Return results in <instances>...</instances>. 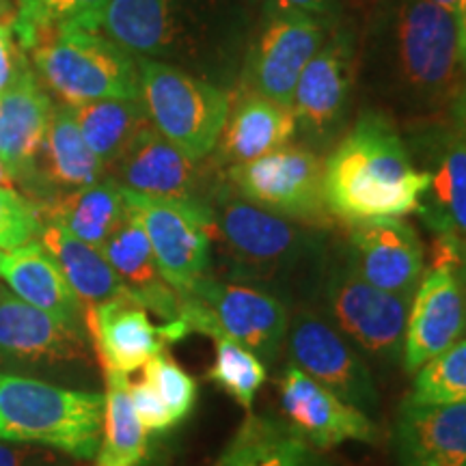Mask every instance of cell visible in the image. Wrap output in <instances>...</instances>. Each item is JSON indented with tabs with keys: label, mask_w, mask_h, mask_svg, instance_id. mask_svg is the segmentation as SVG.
Masks as SVG:
<instances>
[{
	"label": "cell",
	"mask_w": 466,
	"mask_h": 466,
	"mask_svg": "<svg viewBox=\"0 0 466 466\" xmlns=\"http://www.w3.org/2000/svg\"><path fill=\"white\" fill-rule=\"evenodd\" d=\"M363 67L370 85L401 113H450L466 83L462 26L432 0H393L371 31Z\"/></svg>",
	"instance_id": "cell-1"
},
{
	"label": "cell",
	"mask_w": 466,
	"mask_h": 466,
	"mask_svg": "<svg viewBox=\"0 0 466 466\" xmlns=\"http://www.w3.org/2000/svg\"><path fill=\"white\" fill-rule=\"evenodd\" d=\"M428 186L382 110H363L324 162L326 212L346 225L417 212Z\"/></svg>",
	"instance_id": "cell-2"
},
{
	"label": "cell",
	"mask_w": 466,
	"mask_h": 466,
	"mask_svg": "<svg viewBox=\"0 0 466 466\" xmlns=\"http://www.w3.org/2000/svg\"><path fill=\"white\" fill-rule=\"evenodd\" d=\"M212 240L225 250L229 281L255 285L291 307L322 283V242L305 223L285 218L244 199L233 188L206 197Z\"/></svg>",
	"instance_id": "cell-3"
},
{
	"label": "cell",
	"mask_w": 466,
	"mask_h": 466,
	"mask_svg": "<svg viewBox=\"0 0 466 466\" xmlns=\"http://www.w3.org/2000/svg\"><path fill=\"white\" fill-rule=\"evenodd\" d=\"M104 395L0 371V441L93 460L102 442Z\"/></svg>",
	"instance_id": "cell-4"
},
{
	"label": "cell",
	"mask_w": 466,
	"mask_h": 466,
	"mask_svg": "<svg viewBox=\"0 0 466 466\" xmlns=\"http://www.w3.org/2000/svg\"><path fill=\"white\" fill-rule=\"evenodd\" d=\"M37 76L67 106L97 100H138V63L100 31L61 26L20 42Z\"/></svg>",
	"instance_id": "cell-5"
},
{
	"label": "cell",
	"mask_w": 466,
	"mask_h": 466,
	"mask_svg": "<svg viewBox=\"0 0 466 466\" xmlns=\"http://www.w3.org/2000/svg\"><path fill=\"white\" fill-rule=\"evenodd\" d=\"M291 307L272 291L238 281L203 277L182 296V318L190 333L240 343L264 365H275L288 339Z\"/></svg>",
	"instance_id": "cell-6"
},
{
	"label": "cell",
	"mask_w": 466,
	"mask_h": 466,
	"mask_svg": "<svg viewBox=\"0 0 466 466\" xmlns=\"http://www.w3.org/2000/svg\"><path fill=\"white\" fill-rule=\"evenodd\" d=\"M141 102L151 126L190 160H206L217 149L229 116V96L158 58L138 61Z\"/></svg>",
	"instance_id": "cell-7"
},
{
	"label": "cell",
	"mask_w": 466,
	"mask_h": 466,
	"mask_svg": "<svg viewBox=\"0 0 466 466\" xmlns=\"http://www.w3.org/2000/svg\"><path fill=\"white\" fill-rule=\"evenodd\" d=\"M318 296L322 316L352 346L380 367L400 363L410 300L367 283L350 261L326 268Z\"/></svg>",
	"instance_id": "cell-8"
},
{
	"label": "cell",
	"mask_w": 466,
	"mask_h": 466,
	"mask_svg": "<svg viewBox=\"0 0 466 466\" xmlns=\"http://www.w3.org/2000/svg\"><path fill=\"white\" fill-rule=\"evenodd\" d=\"M141 220L165 281L179 296L208 275L212 264V218L206 199H162L126 190Z\"/></svg>",
	"instance_id": "cell-9"
},
{
	"label": "cell",
	"mask_w": 466,
	"mask_h": 466,
	"mask_svg": "<svg viewBox=\"0 0 466 466\" xmlns=\"http://www.w3.org/2000/svg\"><path fill=\"white\" fill-rule=\"evenodd\" d=\"M89 335L39 311L14 294L0 299V371L31 378L89 370Z\"/></svg>",
	"instance_id": "cell-10"
},
{
	"label": "cell",
	"mask_w": 466,
	"mask_h": 466,
	"mask_svg": "<svg viewBox=\"0 0 466 466\" xmlns=\"http://www.w3.org/2000/svg\"><path fill=\"white\" fill-rule=\"evenodd\" d=\"M231 188L255 206L305 225L329 217L324 206V162L316 151L285 145L227 168Z\"/></svg>",
	"instance_id": "cell-11"
},
{
	"label": "cell",
	"mask_w": 466,
	"mask_h": 466,
	"mask_svg": "<svg viewBox=\"0 0 466 466\" xmlns=\"http://www.w3.org/2000/svg\"><path fill=\"white\" fill-rule=\"evenodd\" d=\"M285 341L291 365L367 417L376 415L380 398L370 367L322 313L309 307L291 309Z\"/></svg>",
	"instance_id": "cell-12"
},
{
	"label": "cell",
	"mask_w": 466,
	"mask_h": 466,
	"mask_svg": "<svg viewBox=\"0 0 466 466\" xmlns=\"http://www.w3.org/2000/svg\"><path fill=\"white\" fill-rule=\"evenodd\" d=\"M86 333L104 371L132 374L151 357L165 352L167 343L190 335L182 318L154 324L149 311L127 296H116L86 309Z\"/></svg>",
	"instance_id": "cell-13"
},
{
	"label": "cell",
	"mask_w": 466,
	"mask_h": 466,
	"mask_svg": "<svg viewBox=\"0 0 466 466\" xmlns=\"http://www.w3.org/2000/svg\"><path fill=\"white\" fill-rule=\"evenodd\" d=\"M466 335V288L451 264H432L410 300L406 319L404 370L415 374L430 359Z\"/></svg>",
	"instance_id": "cell-14"
},
{
	"label": "cell",
	"mask_w": 466,
	"mask_h": 466,
	"mask_svg": "<svg viewBox=\"0 0 466 466\" xmlns=\"http://www.w3.org/2000/svg\"><path fill=\"white\" fill-rule=\"evenodd\" d=\"M357 76L359 58L352 35L337 31L326 37L302 72L291 100L300 130L318 138L333 134L348 113Z\"/></svg>",
	"instance_id": "cell-15"
},
{
	"label": "cell",
	"mask_w": 466,
	"mask_h": 466,
	"mask_svg": "<svg viewBox=\"0 0 466 466\" xmlns=\"http://www.w3.org/2000/svg\"><path fill=\"white\" fill-rule=\"evenodd\" d=\"M350 264L374 288L412 300L425 275V250L415 227L401 218L352 225Z\"/></svg>",
	"instance_id": "cell-16"
},
{
	"label": "cell",
	"mask_w": 466,
	"mask_h": 466,
	"mask_svg": "<svg viewBox=\"0 0 466 466\" xmlns=\"http://www.w3.org/2000/svg\"><path fill=\"white\" fill-rule=\"evenodd\" d=\"M329 37L324 20L283 11L264 28L248 61L253 93L291 106L296 85Z\"/></svg>",
	"instance_id": "cell-17"
},
{
	"label": "cell",
	"mask_w": 466,
	"mask_h": 466,
	"mask_svg": "<svg viewBox=\"0 0 466 466\" xmlns=\"http://www.w3.org/2000/svg\"><path fill=\"white\" fill-rule=\"evenodd\" d=\"M285 421L296 434L318 450H330L346 441L376 442L378 428L365 412L350 406L296 365L279 378Z\"/></svg>",
	"instance_id": "cell-18"
},
{
	"label": "cell",
	"mask_w": 466,
	"mask_h": 466,
	"mask_svg": "<svg viewBox=\"0 0 466 466\" xmlns=\"http://www.w3.org/2000/svg\"><path fill=\"white\" fill-rule=\"evenodd\" d=\"M106 177V167L93 154L80 134L74 108L63 104L52 110L48 132L28 173L26 192L39 195L42 206L86 188Z\"/></svg>",
	"instance_id": "cell-19"
},
{
	"label": "cell",
	"mask_w": 466,
	"mask_h": 466,
	"mask_svg": "<svg viewBox=\"0 0 466 466\" xmlns=\"http://www.w3.org/2000/svg\"><path fill=\"white\" fill-rule=\"evenodd\" d=\"M393 451L398 466H466V401L404 400L395 419Z\"/></svg>",
	"instance_id": "cell-20"
},
{
	"label": "cell",
	"mask_w": 466,
	"mask_h": 466,
	"mask_svg": "<svg viewBox=\"0 0 466 466\" xmlns=\"http://www.w3.org/2000/svg\"><path fill=\"white\" fill-rule=\"evenodd\" d=\"M126 190L162 199H206L201 195L199 162L168 143L154 126H147L119 160L110 167Z\"/></svg>",
	"instance_id": "cell-21"
},
{
	"label": "cell",
	"mask_w": 466,
	"mask_h": 466,
	"mask_svg": "<svg viewBox=\"0 0 466 466\" xmlns=\"http://www.w3.org/2000/svg\"><path fill=\"white\" fill-rule=\"evenodd\" d=\"M442 143L417 214L436 233L434 264H451L466 253V141L456 132Z\"/></svg>",
	"instance_id": "cell-22"
},
{
	"label": "cell",
	"mask_w": 466,
	"mask_h": 466,
	"mask_svg": "<svg viewBox=\"0 0 466 466\" xmlns=\"http://www.w3.org/2000/svg\"><path fill=\"white\" fill-rule=\"evenodd\" d=\"M127 201V199H126ZM104 258L119 277L127 299L173 322L182 316V296L160 275L154 250L134 209L127 206V217L100 248Z\"/></svg>",
	"instance_id": "cell-23"
},
{
	"label": "cell",
	"mask_w": 466,
	"mask_h": 466,
	"mask_svg": "<svg viewBox=\"0 0 466 466\" xmlns=\"http://www.w3.org/2000/svg\"><path fill=\"white\" fill-rule=\"evenodd\" d=\"M186 22L184 0H108L100 31L130 55L167 56L182 44Z\"/></svg>",
	"instance_id": "cell-24"
},
{
	"label": "cell",
	"mask_w": 466,
	"mask_h": 466,
	"mask_svg": "<svg viewBox=\"0 0 466 466\" xmlns=\"http://www.w3.org/2000/svg\"><path fill=\"white\" fill-rule=\"evenodd\" d=\"M0 277L20 300L61 319L78 333H86V309L42 242L5 253Z\"/></svg>",
	"instance_id": "cell-25"
},
{
	"label": "cell",
	"mask_w": 466,
	"mask_h": 466,
	"mask_svg": "<svg viewBox=\"0 0 466 466\" xmlns=\"http://www.w3.org/2000/svg\"><path fill=\"white\" fill-rule=\"evenodd\" d=\"M52 110L55 106L33 69L0 97V160L7 162L20 186L42 149Z\"/></svg>",
	"instance_id": "cell-26"
},
{
	"label": "cell",
	"mask_w": 466,
	"mask_h": 466,
	"mask_svg": "<svg viewBox=\"0 0 466 466\" xmlns=\"http://www.w3.org/2000/svg\"><path fill=\"white\" fill-rule=\"evenodd\" d=\"M299 132L294 108L270 97L250 93L227 116L218 138V160L223 165H242L289 145Z\"/></svg>",
	"instance_id": "cell-27"
},
{
	"label": "cell",
	"mask_w": 466,
	"mask_h": 466,
	"mask_svg": "<svg viewBox=\"0 0 466 466\" xmlns=\"http://www.w3.org/2000/svg\"><path fill=\"white\" fill-rule=\"evenodd\" d=\"M46 220L61 225L74 238L102 248L127 217L126 188L113 177L86 186L44 206Z\"/></svg>",
	"instance_id": "cell-28"
},
{
	"label": "cell",
	"mask_w": 466,
	"mask_h": 466,
	"mask_svg": "<svg viewBox=\"0 0 466 466\" xmlns=\"http://www.w3.org/2000/svg\"><path fill=\"white\" fill-rule=\"evenodd\" d=\"M214 466H318V460L288 421L248 415Z\"/></svg>",
	"instance_id": "cell-29"
},
{
	"label": "cell",
	"mask_w": 466,
	"mask_h": 466,
	"mask_svg": "<svg viewBox=\"0 0 466 466\" xmlns=\"http://www.w3.org/2000/svg\"><path fill=\"white\" fill-rule=\"evenodd\" d=\"M42 242L48 253L61 268L63 277L72 285L85 309H91L100 302H106L116 296H127L119 277L104 258V253L97 247H91L72 233L63 229L61 225L46 220L42 231Z\"/></svg>",
	"instance_id": "cell-30"
},
{
	"label": "cell",
	"mask_w": 466,
	"mask_h": 466,
	"mask_svg": "<svg viewBox=\"0 0 466 466\" xmlns=\"http://www.w3.org/2000/svg\"><path fill=\"white\" fill-rule=\"evenodd\" d=\"M80 134L106 168L130 149L151 121L138 100H97L72 106Z\"/></svg>",
	"instance_id": "cell-31"
},
{
	"label": "cell",
	"mask_w": 466,
	"mask_h": 466,
	"mask_svg": "<svg viewBox=\"0 0 466 466\" xmlns=\"http://www.w3.org/2000/svg\"><path fill=\"white\" fill-rule=\"evenodd\" d=\"M102 442L96 466H137L147 451V432L138 421L130 400V380L121 371H104Z\"/></svg>",
	"instance_id": "cell-32"
},
{
	"label": "cell",
	"mask_w": 466,
	"mask_h": 466,
	"mask_svg": "<svg viewBox=\"0 0 466 466\" xmlns=\"http://www.w3.org/2000/svg\"><path fill=\"white\" fill-rule=\"evenodd\" d=\"M108 0H15L14 33L17 42L35 31L74 26L100 31V17Z\"/></svg>",
	"instance_id": "cell-33"
},
{
	"label": "cell",
	"mask_w": 466,
	"mask_h": 466,
	"mask_svg": "<svg viewBox=\"0 0 466 466\" xmlns=\"http://www.w3.org/2000/svg\"><path fill=\"white\" fill-rule=\"evenodd\" d=\"M415 404H464L466 401V337L453 343L415 371Z\"/></svg>",
	"instance_id": "cell-34"
},
{
	"label": "cell",
	"mask_w": 466,
	"mask_h": 466,
	"mask_svg": "<svg viewBox=\"0 0 466 466\" xmlns=\"http://www.w3.org/2000/svg\"><path fill=\"white\" fill-rule=\"evenodd\" d=\"M214 341H217V359H214L212 370L208 371L209 380L218 384L248 410L255 395L266 382V365L250 350L227 337H218Z\"/></svg>",
	"instance_id": "cell-35"
},
{
	"label": "cell",
	"mask_w": 466,
	"mask_h": 466,
	"mask_svg": "<svg viewBox=\"0 0 466 466\" xmlns=\"http://www.w3.org/2000/svg\"><path fill=\"white\" fill-rule=\"evenodd\" d=\"M46 227V212L42 203L26 199L15 190L0 188V250H11L26 247L42 236Z\"/></svg>",
	"instance_id": "cell-36"
},
{
	"label": "cell",
	"mask_w": 466,
	"mask_h": 466,
	"mask_svg": "<svg viewBox=\"0 0 466 466\" xmlns=\"http://www.w3.org/2000/svg\"><path fill=\"white\" fill-rule=\"evenodd\" d=\"M143 370L145 380L156 389V393L160 395L162 401H165L168 410H171L175 423H179L182 419L188 417L197 401L195 378L186 374L182 367L175 363L167 352L151 357L147 363L143 365Z\"/></svg>",
	"instance_id": "cell-37"
},
{
	"label": "cell",
	"mask_w": 466,
	"mask_h": 466,
	"mask_svg": "<svg viewBox=\"0 0 466 466\" xmlns=\"http://www.w3.org/2000/svg\"><path fill=\"white\" fill-rule=\"evenodd\" d=\"M15 11H9L0 0V97L14 86L26 72H31L25 61V50L14 33Z\"/></svg>",
	"instance_id": "cell-38"
},
{
	"label": "cell",
	"mask_w": 466,
	"mask_h": 466,
	"mask_svg": "<svg viewBox=\"0 0 466 466\" xmlns=\"http://www.w3.org/2000/svg\"><path fill=\"white\" fill-rule=\"evenodd\" d=\"M130 400L134 412H137L138 421H141L147 434L167 432L173 425H177L171 415V410H168L165 401H162L160 395L156 393V389L151 387L147 380L137 384L130 382Z\"/></svg>",
	"instance_id": "cell-39"
},
{
	"label": "cell",
	"mask_w": 466,
	"mask_h": 466,
	"mask_svg": "<svg viewBox=\"0 0 466 466\" xmlns=\"http://www.w3.org/2000/svg\"><path fill=\"white\" fill-rule=\"evenodd\" d=\"M66 453L26 442L0 441V466H67Z\"/></svg>",
	"instance_id": "cell-40"
},
{
	"label": "cell",
	"mask_w": 466,
	"mask_h": 466,
	"mask_svg": "<svg viewBox=\"0 0 466 466\" xmlns=\"http://www.w3.org/2000/svg\"><path fill=\"white\" fill-rule=\"evenodd\" d=\"M277 3L281 5V11H299L318 20H326L339 9V0H277Z\"/></svg>",
	"instance_id": "cell-41"
},
{
	"label": "cell",
	"mask_w": 466,
	"mask_h": 466,
	"mask_svg": "<svg viewBox=\"0 0 466 466\" xmlns=\"http://www.w3.org/2000/svg\"><path fill=\"white\" fill-rule=\"evenodd\" d=\"M450 116H451V124H453V132L466 141V83L462 89H460L456 100H453V104H451Z\"/></svg>",
	"instance_id": "cell-42"
},
{
	"label": "cell",
	"mask_w": 466,
	"mask_h": 466,
	"mask_svg": "<svg viewBox=\"0 0 466 466\" xmlns=\"http://www.w3.org/2000/svg\"><path fill=\"white\" fill-rule=\"evenodd\" d=\"M434 5H439L441 9H445L447 14H451L462 26L464 35V25H466V0H432Z\"/></svg>",
	"instance_id": "cell-43"
},
{
	"label": "cell",
	"mask_w": 466,
	"mask_h": 466,
	"mask_svg": "<svg viewBox=\"0 0 466 466\" xmlns=\"http://www.w3.org/2000/svg\"><path fill=\"white\" fill-rule=\"evenodd\" d=\"M20 182H17L15 173L11 171L7 162L0 160V188H7V190H15Z\"/></svg>",
	"instance_id": "cell-44"
},
{
	"label": "cell",
	"mask_w": 466,
	"mask_h": 466,
	"mask_svg": "<svg viewBox=\"0 0 466 466\" xmlns=\"http://www.w3.org/2000/svg\"><path fill=\"white\" fill-rule=\"evenodd\" d=\"M348 3L352 5V7H357V9H363V11H367V9L376 7V5H380L382 0H348Z\"/></svg>",
	"instance_id": "cell-45"
},
{
	"label": "cell",
	"mask_w": 466,
	"mask_h": 466,
	"mask_svg": "<svg viewBox=\"0 0 466 466\" xmlns=\"http://www.w3.org/2000/svg\"><path fill=\"white\" fill-rule=\"evenodd\" d=\"M453 268H456V270H458V275H460V279H462V283H464V288H466V253L456 261V266H453Z\"/></svg>",
	"instance_id": "cell-46"
},
{
	"label": "cell",
	"mask_w": 466,
	"mask_h": 466,
	"mask_svg": "<svg viewBox=\"0 0 466 466\" xmlns=\"http://www.w3.org/2000/svg\"><path fill=\"white\" fill-rule=\"evenodd\" d=\"M5 294H9V291H7V288H3V285H0V299H3Z\"/></svg>",
	"instance_id": "cell-47"
},
{
	"label": "cell",
	"mask_w": 466,
	"mask_h": 466,
	"mask_svg": "<svg viewBox=\"0 0 466 466\" xmlns=\"http://www.w3.org/2000/svg\"><path fill=\"white\" fill-rule=\"evenodd\" d=\"M464 56H466V25H464Z\"/></svg>",
	"instance_id": "cell-48"
},
{
	"label": "cell",
	"mask_w": 466,
	"mask_h": 466,
	"mask_svg": "<svg viewBox=\"0 0 466 466\" xmlns=\"http://www.w3.org/2000/svg\"><path fill=\"white\" fill-rule=\"evenodd\" d=\"M3 259H5V253H3V250H0V266H3Z\"/></svg>",
	"instance_id": "cell-49"
}]
</instances>
